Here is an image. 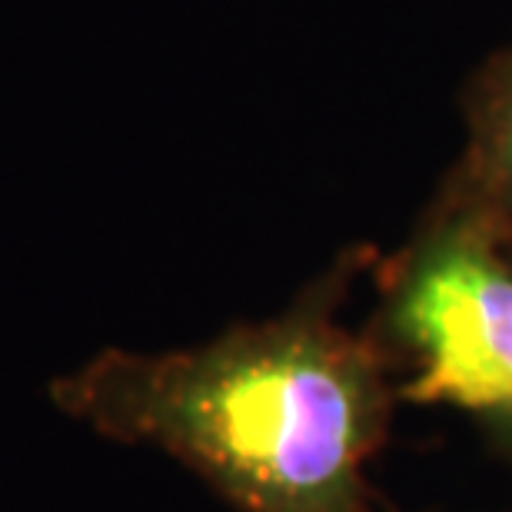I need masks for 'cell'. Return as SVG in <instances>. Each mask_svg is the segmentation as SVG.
<instances>
[{
	"mask_svg": "<svg viewBox=\"0 0 512 512\" xmlns=\"http://www.w3.org/2000/svg\"><path fill=\"white\" fill-rule=\"evenodd\" d=\"M370 260L346 250L286 310L180 350H104L50 383L90 433L170 456L237 512H376L370 463L399 383L343 323Z\"/></svg>",
	"mask_w": 512,
	"mask_h": 512,
	"instance_id": "6da1fadb",
	"label": "cell"
},
{
	"mask_svg": "<svg viewBox=\"0 0 512 512\" xmlns=\"http://www.w3.org/2000/svg\"><path fill=\"white\" fill-rule=\"evenodd\" d=\"M380 270L370 326L393 360L399 399L512 426V247L433 193Z\"/></svg>",
	"mask_w": 512,
	"mask_h": 512,
	"instance_id": "7a4b0ae2",
	"label": "cell"
},
{
	"mask_svg": "<svg viewBox=\"0 0 512 512\" xmlns=\"http://www.w3.org/2000/svg\"><path fill=\"white\" fill-rule=\"evenodd\" d=\"M463 127V150L436 193L479 217L512 247V37L469 77Z\"/></svg>",
	"mask_w": 512,
	"mask_h": 512,
	"instance_id": "3957f363",
	"label": "cell"
}]
</instances>
